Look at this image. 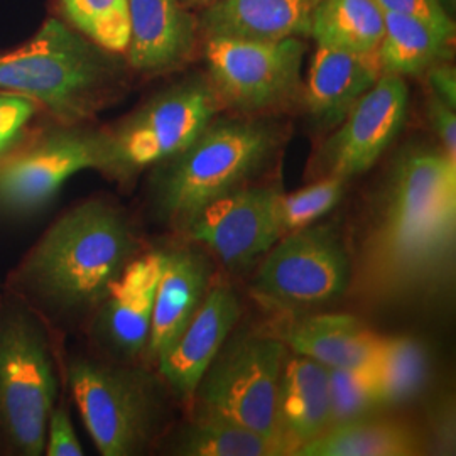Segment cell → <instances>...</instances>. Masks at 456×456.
<instances>
[{
    "mask_svg": "<svg viewBox=\"0 0 456 456\" xmlns=\"http://www.w3.org/2000/svg\"><path fill=\"white\" fill-rule=\"evenodd\" d=\"M144 240L131 213L90 196L61 213L9 273L2 289L24 301L53 335L86 325Z\"/></svg>",
    "mask_w": 456,
    "mask_h": 456,
    "instance_id": "6da1fadb",
    "label": "cell"
},
{
    "mask_svg": "<svg viewBox=\"0 0 456 456\" xmlns=\"http://www.w3.org/2000/svg\"><path fill=\"white\" fill-rule=\"evenodd\" d=\"M131 75L126 56L58 16L48 17L28 43L0 51V90L31 98L49 120L66 126L90 124L126 97Z\"/></svg>",
    "mask_w": 456,
    "mask_h": 456,
    "instance_id": "7a4b0ae2",
    "label": "cell"
},
{
    "mask_svg": "<svg viewBox=\"0 0 456 456\" xmlns=\"http://www.w3.org/2000/svg\"><path fill=\"white\" fill-rule=\"evenodd\" d=\"M284 141L286 129L271 115H216L190 146L147 171L151 215L181 230L208 203L262 175Z\"/></svg>",
    "mask_w": 456,
    "mask_h": 456,
    "instance_id": "3957f363",
    "label": "cell"
},
{
    "mask_svg": "<svg viewBox=\"0 0 456 456\" xmlns=\"http://www.w3.org/2000/svg\"><path fill=\"white\" fill-rule=\"evenodd\" d=\"M54 335L24 301L0 293V456H43L60 397Z\"/></svg>",
    "mask_w": 456,
    "mask_h": 456,
    "instance_id": "277c9868",
    "label": "cell"
},
{
    "mask_svg": "<svg viewBox=\"0 0 456 456\" xmlns=\"http://www.w3.org/2000/svg\"><path fill=\"white\" fill-rule=\"evenodd\" d=\"M63 375L100 455H142L159 438L166 384L151 365L77 355L66 360Z\"/></svg>",
    "mask_w": 456,
    "mask_h": 456,
    "instance_id": "5b68a950",
    "label": "cell"
},
{
    "mask_svg": "<svg viewBox=\"0 0 456 456\" xmlns=\"http://www.w3.org/2000/svg\"><path fill=\"white\" fill-rule=\"evenodd\" d=\"M220 110L222 103L207 75H191L166 86L102 129L98 173L129 188L151 167L190 146Z\"/></svg>",
    "mask_w": 456,
    "mask_h": 456,
    "instance_id": "8992f818",
    "label": "cell"
},
{
    "mask_svg": "<svg viewBox=\"0 0 456 456\" xmlns=\"http://www.w3.org/2000/svg\"><path fill=\"white\" fill-rule=\"evenodd\" d=\"M456 201L391 237L360 245L348 289L370 305L435 301L455 279Z\"/></svg>",
    "mask_w": 456,
    "mask_h": 456,
    "instance_id": "52a82bcc",
    "label": "cell"
},
{
    "mask_svg": "<svg viewBox=\"0 0 456 456\" xmlns=\"http://www.w3.org/2000/svg\"><path fill=\"white\" fill-rule=\"evenodd\" d=\"M286 355L284 342L269 333L228 337L191 397L196 416L240 424L279 444L277 386Z\"/></svg>",
    "mask_w": 456,
    "mask_h": 456,
    "instance_id": "ba28073f",
    "label": "cell"
},
{
    "mask_svg": "<svg viewBox=\"0 0 456 456\" xmlns=\"http://www.w3.org/2000/svg\"><path fill=\"white\" fill-rule=\"evenodd\" d=\"M207 78L222 109L237 115H271L301 102L306 43L301 37L245 41L205 37Z\"/></svg>",
    "mask_w": 456,
    "mask_h": 456,
    "instance_id": "9c48e42d",
    "label": "cell"
},
{
    "mask_svg": "<svg viewBox=\"0 0 456 456\" xmlns=\"http://www.w3.org/2000/svg\"><path fill=\"white\" fill-rule=\"evenodd\" d=\"M102 129L49 120L0 158V213L28 216L41 212L71 176L102 164Z\"/></svg>",
    "mask_w": 456,
    "mask_h": 456,
    "instance_id": "30bf717a",
    "label": "cell"
},
{
    "mask_svg": "<svg viewBox=\"0 0 456 456\" xmlns=\"http://www.w3.org/2000/svg\"><path fill=\"white\" fill-rule=\"evenodd\" d=\"M352 261L331 224L282 235L262 257L252 291L271 308L305 311L338 299L350 286Z\"/></svg>",
    "mask_w": 456,
    "mask_h": 456,
    "instance_id": "8fae6325",
    "label": "cell"
},
{
    "mask_svg": "<svg viewBox=\"0 0 456 456\" xmlns=\"http://www.w3.org/2000/svg\"><path fill=\"white\" fill-rule=\"evenodd\" d=\"M279 193L276 186L247 184L208 203L180 232L205 245L230 271H244L281 239Z\"/></svg>",
    "mask_w": 456,
    "mask_h": 456,
    "instance_id": "7c38bea8",
    "label": "cell"
},
{
    "mask_svg": "<svg viewBox=\"0 0 456 456\" xmlns=\"http://www.w3.org/2000/svg\"><path fill=\"white\" fill-rule=\"evenodd\" d=\"M408 105L406 78L382 73L326 139L316 158L318 171L346 181L369 171L399 135Z\"/></svg>",
    "mask_w": 456,
    "mask_h": 456,
    "instance_id": "4fadbf2b",
    "label": "cell"
},
{
    "mask_svg": "<svg viewBox=\"0 0 456 456\" xmlns=\"http://www.w3.org/2000/svg\"><path fill=\"white\" fill-rule=\"evenodd\" d=\"M164 265V248H146L103 294L86 322L97 355L146 363L154 299Z\"/></svg>",
    "mask_w": 456,
    "mask_h": 456,
    "instance_id": "5bb4252c",
    "label": "cell"
},
{
    "mask_svg": "<svg viewBox=\"0 0 456 456\" xmlns=\"http://www.w3.org/2000/svg\"><path fill=\"white\" fill-rule=\"evenodd\" d=\"M242 316L239 296L227 282L213 279L203 303L154 369L166 387L183 401H190L213 359L227 342Z\"/></svg>",
    "mask_w": 456,
    "mask_h": 456,
    "instance_id": "9a60e30c",
    "label": "cell"
},
{
    "mask_svg": "<svg viewBox=\"0 0 456 456\" xmlns=\"http://www.w3.org/2000/svg\"><path fill=\"white\" fill-rule=\"evenodd\" d=\"M129 22L126 61L132 73L163 77L193 58L200 41L198 16L181 0H129Z\"/></svg>",
    "mask_w": 456,
    "mask_h": 456,
    "instance_id": "2e32d148",
    "label": "cell"
},
{
    "mask_svg": "<svg viewBox=\"0 0 456 456\" xmlns=\"http://www.w3.org/2000/svg\"><path fill=\"white\" fill-rule=\"evenodd\" d=\"M379 53L316 46L301 102L318 131H333L382 75Z\"/></svg>",
    "mask_w": 456,
    "mask_h": 456,
    "instance_id": "e0dca14e",
    "label": "cell"
},
{
    "mask_svg": "<svg viewBox=\"0 0 456 456\" xmlns=\"http://www.w3.org/2000/svg\"><path fill=\"white\" fill-rule=\"evenodd\" d=\"M330 423V369L297 354L286 355L276 397V436L284 455H297Z\"/></svg>",
    "mask_w": 456,
    "mask_h": 456,
    "instance_id": "ac0fdd59",
    "label": "cell"
},
{
    "mask_svg": "<svg viewBox=\"0 0 456 456\" xmlns=\"http://www.w3.org/2000/svg\"><path fill=\"white\" fill-rule=\"evenodd\" d=\"M166 265L159 279L149 333L147 365L154 367L191 322L213 282L210 262L190 248H164Z\"/></svg>",
    "mask_w": 456,
    "mask_h": 456,
    "instance_id": "d6986e66",
    "label": "cell"
},
{
    "mask_svg": "<svg viewBox=\"0 0 456 456\" xmlns=\"http://www.w3.org/2000/svg\"><path fill=\"white\" fill-rule=\"evenodd\" d=\"M322 0H216L198 16L200 39L232 37L281 41L310 36L313 12Z\"/></svg>",
    "mask_w": 456,
    "mask_h": 456,
    "instance_id": "ffe728a7",
    "label": "cell"
},
{
    "mask_svg": "<svg viewBox=\"0 0 456 456\" xmlns=\"http://www.w3.org/2000/svg\"><path fill=\"white\" fill-rule=\"evenodd\" d=\"M291 354L326 369H370L382 337L350 314H311L294 320L279 337Z\"/></svg>",
    "mask_w": 456,
    "mask_h": 456,
    "instance_id": "44dd1931",
    "label": "cell"
},
{
    "mask_svg": "<svg viewBox=\"0 0 456 456\" xmlns=\"http://www.w3.org/2000/svg\"><path fill=\"white\" fill-rule=\"evenodd\" d=\"M424 452L421 436L408 426L375 414L328 428L305 444L299 456H412Z\"/></svg>",
    "mask_w": 456,
    "mask_h": 456,
    "instance_id": "7402d4cb",
    "label": "cell"
},
{
    "mask_svg": "<svg viewBox=\"0 0 456 456\" xmlns=\"http://www.w3.org/2000/svg\"><path fill=\"white\" fill-rule=\"evenodd\" d=\"M384 14L386 29L377 51L384 73L403 78L423 77L431 66L453 58V36L443 33L418 17Z\"/></svg>",
    "mask_w": 456,
    "mask_h": 456,
    "instance_id": "603a6c76",
    "label": "cell"
},
{
    "mask_svg": "<svg viewBox=\"0 0 456 456\" xmlns=\"http://www.w3.org/2000/svg\"><path fill=\"white\" fill-rule=\"evenodd\" d=\"M384 29L386 14L375 0H322L313 12L310 36L322 48L375 53Z\"/></svg>",
    "mask_w": 456,
    "mask_h": 456,
    "instance_id": "cb8c5ba5",
    "label": "cell"
},
{
    "mask_svg": "<svg viewBox=\"0 0 456 456\" xmlns=\"http://www.w3.org/2000/svg\"><path fill=\"white\" fill-rule=\"evenodd\" d=\"M384 409L403 406L423 394L429 380V355L412 337H382L374 365Z\"/></svg>",
    "mask_w": 456,
    "mask_h": 456,
    "instance_id": "d4e9b609",
    "label": "cell"
},
{
    "mask_svg": "<svg viewBox=\"0 0 456 456\" xmlns=\"http://www.w3.org/2000/svg\"><path fill=\"white\" fill-rule=\"evenodd\" d=\"M171 453L181 456H279L276 441L259 433L216 418L196 416L181 428L169 444Z\"/></svg>",
    "mask_w": 456,
    "mask_h": 456,
    "instance_id": "484cf974",
    "label": "cell"
},
{
    "mask_svg": "<svg viewBox=\"0 0 456 456\" xmlns=\"http://www.w3.org/2000/svg\"><path fill=\"white\" fill-rule=\"evenodd\" d=\"M58 17L115 54L126 56L131 41L129 0H58Z\"/></svg>",
    "mask_w": 456,
    "mask_h": 456,
    "instance_id": "4316f807",
    "label": "cell"
},
{
    "mask_svg": "<svg viewBox=\"0 0 456 456\" xmlns=\"http://www.w3.org/2000/svg\"><path fill=\"white\" fill-rule=\"evenodd\" d=\"M346 183L337 176H323V180L311 183L294 193H279L276 218L281 237L314 225L331 212L342 201Z\"/></svg>",
    "mask_w": 456,
    "mask_h": 456,
    "instance_id": "83f0119b",
    "label": "cell"
},
{
    "mask_svg": "<svg viewBox=\"0 0 456 456\" xmlns=\"http://www.w3.org/2000/svg\"><path fill=\"white\" fill-rule=\"evenodd\" d=\"M330 428L370 416L379 409H384L372 367L330 370Z\"/></svg>",
    "mask_w": 456,
    "mask_h": 456,
    "instance_id": "f1b7e54d",
    "label": "cell"
},
{
    "mask_svg": "<svg viewBox=\"0 0 456 456\" xmlns=\"http://www.w3.org/2000/svg\"><path fill=\"white\" fill-rule=\"evenodd\" d=\"M39 114L43 112L31 98L0 90V158L29 132Z\"/></svg>",
    "mask_w": 456,
    "mask_h": 456,
    "instance_id": "f546056e",
    "label": "cell"
},
{
    "mask_svg": "<svg viewBox=\"0 0 456 456\" xmlns=\"http://www.w3.org/2000/svg\"><path fill=\"white\" fill-rule=\"evenodd\" d=\"M83 455H85V450H83L82 443L78 440V435L71 423L65 399L58 397V401L54 403V406L49 412L45 455L43 456Z\"/></svg>",
    "mask_w": 456,
    "mask_h": 456,
    "instance_id": "4dcf8cb0",
    "label": "cell"
},
{
    "mask_svg": "<svg viewBox=\"0 0 456 456\" xmlns=\"http://www.w3.org/2000/svg\"><path fill=\"white\" fill-rule=\"evenodd\" d=\"M375 4L382 9V12L418 17L455 37V20L444 14L438 0H375Z\"/></svg>",
    "mask_w": 456,
    "mask_h": 456,
    "instance_id": "1f68e13d",
    "label": "cell"
},
{
    "mask_svg": "<svg viewBox=\"0 0 456 456\" xmlns=\"http://www.w3.org/2000/svg\"><path fill=\"white\" fill-rule=\"evenodd\" d=\"M426 112L431 129L440 139L441 149L456 159V109L428 92Z\"/></svg>",
    "mask_w": 456,
    "mask_h": 456,
    "instance_id": "d6a6232c",
    "label": "cell"
},
{
    "mask_svg": "<svg viewBox=\"0 0 456 456\" xmlns=\"http://www.w3.org/2000/svg\"><path fill=\"white\" fill-rule=\"evenodd\" d=\"M424 78L428 83L429 94L436 95L448 103L450 107L456 109V69L455 66L450 61H440L436 65L431 66L426 73Z\"/></svg>",
    "mask_w": 456,
    "mask_h": 456,
    "instance_id": "836d02e7",
    "label": "cell"
},
{
    "mask_svg": "<svg viewBox=\"0 0 456 456\" xmlns=\"http://www.w3.org/2000/svg\"><path fill=\"white\" fill-rule=\"evenodd\" d=\"M213 2L216 0H181V4L186 7V9H205L208 5H212Z\"/></svg>",
    "mask_w": 456,
    "mask_h": 456,
    "instance_id": "e575fe53",
    "label": "cell"
},
{
    "mask_svg": "<svg viewBox=\"0 0 456 456\" xmlns=\"http://www.w3.org/2000/svg\"><path fill=\"white\" fill-rule=\"evenodd\" d=\"M441 9L444 11V14L452 17L455 20L456 16V0H438Z\"/></svg>",
    "mask_w": 456,
    "mask_h": 456,
    "instance_id": "d590c367",
    "label": "cell"
},
{
    "mask_svg": "<svg viewBox=\"0 0 456 456\" xmlns=\"http://www.w3.org/2000/svg\"><path fill=\"white\" fill-rule=\"evenodd\" d=\"M0 293H2V288H0Z\"/></svg>",
    "mask_w": 456,
    "mask_h": 456,
    "instance_id": "8d00e7d4",
    "label": "cell"
}]
</instances>
